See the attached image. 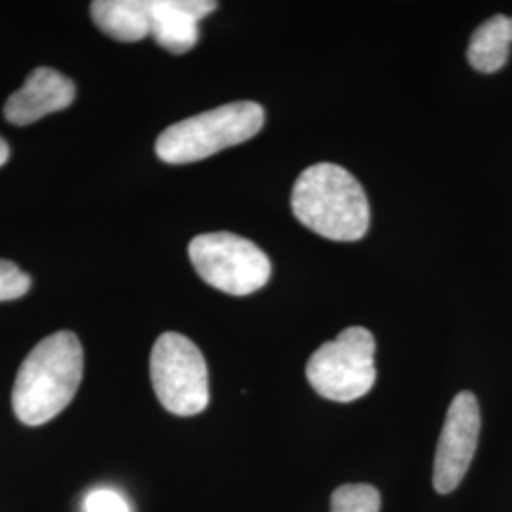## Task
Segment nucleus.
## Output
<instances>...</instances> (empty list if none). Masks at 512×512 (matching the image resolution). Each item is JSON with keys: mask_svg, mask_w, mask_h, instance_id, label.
Listing matches in <instances>:
<instances>
[{"mask_svg": "<svg viewBox=\"0 0 512 512\" xmlns=\"http://www.w3.org/2000/svg\"><path fill=\"white\" fill-rule=\"evenodd\" d=\"M8 156H10V148H8V143H6V141L0 137V167L6 164Z\"/></svg>", "mask_w": 512, "mask_h": 512, "instance_id": "15", "label": "nucleus"}, {"mask_svg": "<svg viewBox=\"0 0 512 512\" xmlns=\"http://www.w3.org/2000/svg\"><path fill=\"white\" fill-rule=\"evenodd\" d=\"M84 512H131L128 501L109 488H99L86 495Z\"/></svg>", "mask_w": 512, "mask_h": 512, "instance_id": "14", "label": "nucleus"}, {"mask_svg": "<svg viewBox=\"0 0 512 512\" xmlns=\"http://www.w3.org/2000/svg\"><path fill=\"white\" fill-rule=\"evenodd\" d=\"M74 95L71 78L50 67H38L29 74L23 88L8 97L4 116L14 126H29L46 114L71 107Z\"/></svg>", "mask_w": 512, "mask_h": 512, "instance_id": "8", "label": "nucleus"}, {"mask_svg": "<svg viewBox=\"0 0 512 512\" xmlns=\"http://www.w3.org/2000/svg\"><path fill=\"white\" fill-rule=\"evenodd\" d=\"M480 406L471 391H461L448 408L433 467V486L452 494L467 475L480 437Z\"/></svg>", "mask_w": 512, "mask_h": 512, "instance_id": "7", "label": "nucleus"}, {"mask_svg": "<svg viewBox=\"0 0 512 512\" xmlns=\"http://www.w3.org/2000/svg\"><path fill=\"white\" fill-rule=\"evenodd\" d=\"M293 213L311 232L332 241H357L370 226V207L361 183L336 164H315L293 188Z\"/></svg>", "mask_w": 512, "mask_h": 512, "instance_id": "2", "label": "nucleus"}, {"mask_svg": "<svg viewBox=\"0 0 512 512\" xmlns=\"http://www.w3.org/2000/svg\"><path fill=\"white\" fill-rule=\"evenodd\" d=\"M512 18L494 16L484 21L471 37L467 59L478 73L501 71L511 55Z\"/></svg>", "mask_w": 512, "mask_h": 512, "instance_id": "11", "label": "nucleus"}, {"mask_svg": "<svg viewBox=\"0 0 512 512\" xmlns=\"http://www.w3.org/2000/svg\"><path fill=\"white\" fill-rule=\"evenodd\" d=\"M95 25L120 42H139L150 37V0H95Z\"/></svg>", "mask_w": 512, "mask_h": 512, "instance_id": "10", "label": "nucleus"}, {"mask_svg": "<svg viewBox=\"0 0 512 512\" xmlns=\"http://www.w3.org/2000/svg\"><path fill=\"white\" fill-rule=\"evenodd\" d=\"M382 495L370 484H344L330 497V512H380Z\"/></svg>", "mask_w": 512, "mask_h": 512, "instance_id": "12", "label": "nucleus"}, {"mask_svg": "<svg viewBox=\"0 0 512 512\" xmlns=\"http://www.w3.org/2000/svg\"><path fill=\"white\" fill-rule=\"evenodd\" d=\"M376 340L365 327H349L317 349L306 366L315 393L334 403H353L376 384Z\"/></svg>", "mask_w": 512, "mask_h": 512, "instance_id": "4", "label": "nucleus"}, {"mask_svg": "<svg viewBox=\"0 0 512 512\" xmlns=\"http://www.w3.org/2000/svg\"><path fill=\"white\" fill-rule=\"evenodd\" d=\"M188 255L207 285L232 296L260 291L272 275V262L260 247L228 232L196 236Z\"/></svg>", "mask_w": 512, "mask_h": 512, "instance_id": "6", "label": "nucleus"}, {"mask_svg": "<svg viewBox=\"0 0 512 512\" xmlns=\"http://www.w3.org/2000/svg\"><path fill=\"white\" fill-rule=\"evenodd\" d=\"M217 6L211 0H150V37L171 54H186L198 44V23Z\"/></svg>", "mask_w": 512, "mask_h": 512, "instance_id": "9", "label": "nucleus"}, {"mask_svg": "<svg viewBox=\"0 0 512 512\" xmlns=\"http://www.w3.org/2000/svg\"><path fill=\"white\" fill-rule=\"evenodd\" d=\"M154 393L167 412L196 416L209 404V372L202 351L179 332L162 334L150 355Z\"/></svg>", "mask_w": 512, "mask_h": 512, "instance_id": "5", "label": "nucleus"}, {"mask_svg": "<svg viewBox=\"0 0 512 512\" xmlns=\"http://www.w3.org/2000/svg\"><path fill=\"white\" fill-rule=\"evenodd\" d=\"M31 289V277L23 274L14 262L0 260V302L16 300Z\"/></svg>", "mask_w": 512, "mask_h": 512, "instance_id": "13", "label": "nucleus"}, {"mask_svg": "<svg viewBox=\"0 0 512 512\" xmlns=\"http://www.w3.org/2000/svg\"><path fill=\"white\" fill-rule=\"evenodd\" d=\"M84 372V351L69 330L40 340L19 366L12 406L25 425H42L73 401Z\"/></svg>", "mask_w": 512, "mask_h": 512, "instance_id": "1", "label": "nucleus"}, {"mask_svg": "<svg viewBox=\"0 0 512 512\" xmlns=\"http://www.w3.org/2000/svg\"><path fill=\"white\" fill-rule=\"evenodd\" d=\"M262 126L264 109L255 101L222 105L164 129L156 141V154L165 164L200 162L253 139Z\"/></svg>", "mask_w": 512, "mask_h": 512, "instance_id": "3", "label": "nucleus"}]
</instances>
